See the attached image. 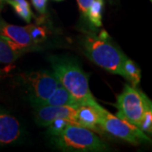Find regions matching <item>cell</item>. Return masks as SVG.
Instances as JSON below:
<instances>
[{"label": "cell", "instance_id": "obj_1", "mask_svg": "<svg viewBox=\"0 0 152 152\" xmlns=\"http://www.w3.org/2000/svg\"><path fill=\"white\" fill-rule=\"evenodd\" d=\"M48 59L57 80L70 93L77 103L80 106L96 103L90 89L88 75L77 61L58 56H51Z\"/></svg>", "mask_w": 152, "mask_h": 152}, {"label": "cell", "instance_id": "obj_2", "mask_svg": "<svg viewBox=\"0 0 152 152\" xmlns=\"http://www.w3.org/2000/svg\"><path fill=\"white\" fill-rule=\"evenodd\" d=\"M83 50L96 65L113 75L124 76L123 64L126 55L114 45L105 31L100 35L86 34L83 39Z\"/></svg>", "mask_w": 152, "mask_h": 152}, {"label": "cell", "instance_id": "obj_3", "mask_svg": "<svg viewBox=\"0 0 152 152\" xmlns=\"http://www.w3.org/2000/svg\"><path fill=\"white\" fill-rule=\"evenodd\" d=\"M53 144L64 151H106L108 146L89 129L69 124L55 135L50 136Z\"/></svg>", "mask_w": 152, "mask_h": 152}, {"label": "cell", "instance_id": "obj_4", "mask_svg": "<svg viewBox=\"0 0 152 152\" xmlns=\"http://www.w3.org/2000/svg\"><path fill=\"white\" fill-rule=\"evenodd\" d=\"M117 116L137 126L140 124L142 117L147 110L152 109L151 100L136 86L125 85L117 100Z\"/></svg>", "mask_w": 152, "mask_h": 152}, {"label": "cell", "instance_id": "obj_5", "mask_svg": "<svg viewBox=\"0 0 152 152\" xmlns=\"http://www.w3.org/2000/svg\"><path fill=\"white\" fill-rule=\"evenodd\" d=\"M98 112L99 127L101 130L134 145L150 141L145 133L127 120L111 113L100 105H98Z\"/></svg>", "mask_w": 152, "mask_h": 152}, {"label": "cell", "instance_id": "obj_6", "mask_svg": "<svg viewBox=\"0 0 152 152\" xmlns=\"http://www.w3.org/2000/svg\"><path fill=\"white\" fill-rule=\"evenodd\" d=\"M21 77L34 108L43 106L59 84L53 72L45 69L26 73Z\"/></svg>", "mask_w": 152, "mask_h": 152}, {"label": "cell", "instance_id": "obj_7", "mask_svg": "<svg viewBox=\"0 0 152 152\" xmlns=\"http://www.w3.org/2000/svg\"><path fill=\"white\" fill-rule=\"evenodd\" d=\"M77 107L70 106H50L44 105L36 107L35 119L38 124L48 127L56 119H66L72 124H76Z\"/></svg>", "mask_w": 152, "mask_h": 152}, {"label": "cell", "instance_id": "obj_8", "mask_svg": "<svg viewBox=\"0 0 152 152\" xmlns=\"http://www.w3.org/2000/svg\"><path fill=\"white\" fill-rule=\"evenodd\" d=\"M0 35L24 48L32 50H35V48H37L25 26L11 25L4 20H0Z\"/></svg>", "mask_w": 152, "mask_h": 152}, {"label": "cell", "instance_id": "obj_9", "mask_svg": "<svg viewBox=\"0 0 152 152\" xmlns=\"http://www.w3.org/2000/svg\"><path fill=\"white\" fill-rule=\"evenodd\" d=\"M21 135L19 121L9 114L0 113V145H10L17 141Z\"/></svg>", "mask_w": 152, "mask_h": 152}, {"label": "cell", "instance_id": "obj_10", "mask_svg": "<svg viewBox=\"0 0 152 152\" xmlns=\"http://www.w3.org/2000/svg\"><path fill=\"white\" fill-rule=\"evenodd\" d=\"M98 105H80L77 107L76 124L79 126L96 132H101L99 127Z\"/></svg>", "mask_w": 152, "mask_h": 152}, {"label": "cell", "instance_id": "obj_11", "mask_svg": "<svg viewBox=\"0 0 152 152\" xmlns=\"http://www.w3.org/2000/svg\"><path fill=\"white\" fill-rule=\"evenodd\" d=\"M28 51L30 48L21 47L0 35V64H13Z\"/></svg>", "mask_w": 152, "mask_h": 152}, {"label": "cell", "instance_id": "obj_12", "mask_svg": "<svg viewBox=\"0 0 152 152\" xmlns=\"http://www.w3.org/2000/svg\"><path fill=\"white\" fill-rule=\"evenodd\" d=\"M44 105H50V106H70L78 107L80 105L76 102L71 94L63 86L60 84L56 87L54 91L46 101ZM43 105V106H44Z\"/></svg>", "mask_w": 152, "mask_h": 152}, {"label": "cell", "instance_id": "obj_13", "mask_svg": "<svg viewBox=\"0 0 152 152\" xmlns=\"http://www.w3.org/2000/svg\"><path fill=\"white\" fill-rule=\"evenodd\" d=\"M123 73L124 78L128 80L133 86H137L141 79V72L140 68L134 61L126 57L123 64Z\"/></svg>", "mask_w": 152, "mask_h": 152}, {"label": "cell", "instance_id": "obj_14", "mask_svg": "<svg viewBox=\"0 0 152 152\" xmlns=\"http://www.w3.org/2000/svg\"><path fill=\"white\" fill-rule=\"evenodd\" d=\"M104 7V0H93L90 7L86 17L91 23L96 27L102 26V10Z\"/></svg>", "mask_w": 152, "mask_h": 152}, {"label": "cell", "instance_id": "obj_15", "mask_svg": "<svg viewBox=\"0 0 152 152\" xmlns=\"http://www.w3.org/2000/svg\"><path fill=\"white\" fill-rule=\"evenodd\" d=\"M34 44L43 42L48 37L47 29L38 24H30L25 26Z\"/></svg>", "mask_w": 152, "mask_h": 152}, {"label": "cell", "instance_id": "obj_16", "mask_svg": "<svg viewBox=\"0 0 152 152\" xmlns=\"http://www.w3.org/2000/svg\"><path fill=\"white\" fill-rule=\"evenodd\" d=\"M8 4L13 8L15 14L21 18L24 21L30 23L32 17V12L29 4H20L15 1L8 2Z\"/></svg>", "mask_w": 152, "mask_h": 152}, {"label": "cell", "instance_id": "obj_17", "mask_svg": "<svg viewBox=\"0 0 152 152\" xmlns=\"http://www.w3.org/2000/svg\"><path fill=\"white\" fill-rule=\"evenodd\" d=\"M139 129L144 133L151 134L152 132V109L147 110L142 117Z\"/></svg>", "mask_w": 152, "mask_h": 152}, {"label": "cell", "instance_id": "obj_18", "mask_svg": "<svg viewBox=\"0 0 152 152\" xmlns=\"http://www.w3.org/2000/svg\"><path fill=\"white\" fill-rule=\"evenodd\" d=\"M35 10L41 15H45L47 11V4L48 0H31Z\"/></svg>", "mask_w": 152, "mask_h": 152}, {"label": "cell", "instance_id": "obj_19", "mask_svg": "<svg viewBox=\"0 0 152 152\" xmlns=\"http://www.w3.org/2000/svg\"><path fill=\"white\" fill-rule=\"evenodd\" d=\"M93 0H77L79 9L84 16H86L88 10L92 4Z\"/></svg>", "mask_w": 152, "mask_h": 152}, {"label": "cell", "instance_id": "obj_20", "mask_svg": "<svg viewBox=\"0 0 152 152\" xmlns=\"http://www.w3.org/2000/svg\"><path fill=\"white\" fill-rule=\"evenodd\" d=\"M1 4H2V1L0 0V5H1Z\"/></svg>", "mask_w": 152, "mask_h": 152}, {"label": "cell", "instance_id": "obj_21", "mask_svg": "<svg viewBox=\"0 0 152 152\" xmlns=\"http://www.w3.org/2000/svg\"><path fill=\"white\" fill-rule=\"evenodd\" d=\"M55 1H63V0H55Z\"/></svg>", "mask_w": 152, "mask_h": 152}, {"label": "cell", "instance_id": "obj_22", "mask_svg": "<svg viewBox=\"0 0 152 152\" xmlns=\"http://www.w3.org/2000/svg\"></svg>", "mask_w": 152, "mask_h": 152}]
</instances>
